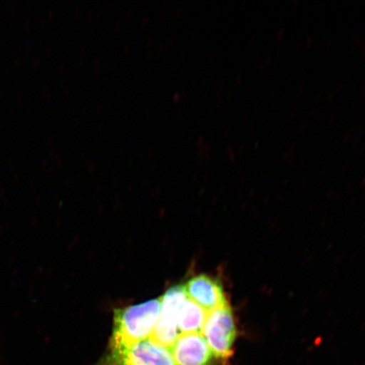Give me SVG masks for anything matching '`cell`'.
Listing matches in <instances>:
<instances>
[{
	"label": "cell",
	"instance_id": "obj_3",
	"mask_svg": "<svg viewBox=\"0 0 365 365\" xmlns=\"http://www.w3.org/2000/svg\"><path fill=\"white\" fill-rule=\"evenodd\" d=\"M99 365H175L170 349L148 339L135 344L109 348Z\"/></svg>",
	"mask_w": 365,
	"mask_h": 365
},
{
	"label": "cell",
	"instance_id": "obj_6",
	"mask_svg": "<svg viewBox=\"0 0 365 365\" xmlns=\"http://www.w3.org/2000/svg\"><path fill=\"white\" fill-rule=\"evenodd\" d=\"M184 287L187 297L207 312L228 304L222 286L215 278L202 274L191 278Z\"/></svg>",
	"mask_w": 365,
	"mask_h": 365
},
{
	"label": "cell",
	"instance_id": "obj_4",
	"mask_svg": "<svg viewBox=\"0 0 365 365\" xmlns=\"http://www.w3.org/2000/svg\"><path fill=\"white\" fill-rule=\"evenodd\" d=\"M187 295L184 286H173L161 298L160 313L150 339L171 349L180 335L178 316Z\"/></svg>",
	"mask_w": 365,
	"mask_h": 365
},
{
	"label": "cell",
	"instance_id": "obj_1",
	"mask_svg": "<svg viewBox=\"0 0 365 365\" xmlns=\"http://www.w3.org/2000/svg\"><path fill=\"white\" fill-rule=\"evenodd\" d=\"M160 305L161 299L116 309L109 348H118L150 339L159 317Z\"/></svg>",
	"mask_w": 365,
	"mask_h": 365
},
{
	"label": "cell",
	"instance_id": "obj_5",
	"mask_svg": "<svg viewBox=\"0 0 365 365\" xmlns=\"http://www.w3.org/2000/svg\"><path fill=\"white\" fill-rule=\"evenodd\" d=\"M170 349L175 365L220 364L202 333L180 334Z\"/></svg>",
	"mask_w": 365,
	"mask_h": 365
},
{
	"label": "cell",
	"instance_id": "obj_2",
	"mask_svg": "<svg viewBox=\"0 0 365 365\" xmlns=\"http://www.w3.org/2000/svg\"><path fill=\"white\" fill-rule=\"evenodd\" d=\"M202 334L221 365L230 361L237 339L236 323L230 304L208 312Z\"/></svg>",
	"mask_w": 365,
	"mask_h": 365
},
{
	"label": "cell",
	"instance_id": "obj_7",
	"mask_svg": "<svg viewBox=\"0 0 365 365\" xmlns=\"http://www.w3.org/2000/svg\"><path fill=\"white\" fill-rule=\"evenodd\" d=\"M207 314V310L187 297L178 316V328L180 334L202 333Z\"/></svg>",
	"mask_w": 365,
	"mask_h": 365
}]
</instances>
